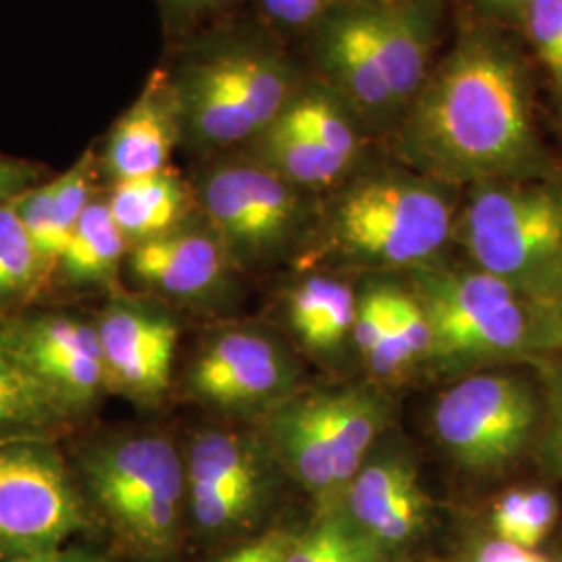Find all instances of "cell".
<instances>
[{
    "label": "cell",
    "mask_w": 562,
    "mask_h": 562,
    "mask_svg": "<svg viewBox=\"0 0 562 562\" xmlns=\"http://www.w3.org/2000/svg\"><path fill=\"white\" fill-rule=\"evenodd\" d=\"M97 150L88 148L65 173L42 181L15 201L21 223L34 241L48 278H55L60 252L97 192Z\"/></svg>",
    "instance_id": "19"
},
{
    "label": "cell",
    "mask_w": 562,
    "mask_h": 562,
    "mask_svg": "<svg viewBox=\"0 0 562 562\" xmlns=\"http://www.w3.org/2000/svg\"><path fill=\"white\" fill-rule=\"evenodd\" d=\"M522 501H525V490L522 487H513L501 494L490 510V529L494 538L503 542H515L517 525L521 517Z\"/></svg>",
    "instance_id": "36"
},
{
    "label": "cell",
    "mask_w": 562,
    "mask_h": 562,
    "mask_svg": "<svg viewBox=\"0 0 562 562\" xmlns=\"http://www.w3.org/2000/svg\"><path fill=\"white\" fill-rule=\"evenodd\" d=\"M125 262L130 273L146 288L180 299L211 292L236 267L202 220L161 238L130 246Z\"/></svg>",
    "instance_id": "17"
},
{
    "label": "cell",
    "mask_w": 562,
    "mask_h": 562,
    "mask_svg": "<svg viewBox=\"0 0 562 562\" xmlns=\"http://www.w3.org/2000/svg\"><path fill=\"white\" fill-rule=\"evenodd\" d=\"M383 71L398 113L415 99L431 71L438 41V0H394L373 4ZM401 117V115H398Z\"/></svg>",
    "instance_id": "18"
},
{
    "label": "cell",
    "mask_w": 562,
    "mask_h": 562,
    "mask_svg": "<svg viewBox=\"0 0 562 562\" xmlns=\"http://www.w3.org/2000/svg\"><path fill=\"white\" fill-rule=\"evenodd\" d=\"M543 415L536 452L543 473L562 480V361L540 362Z\"/></svg>",
    "instance_id": "32"
},
{
    "label": "cell",
    "mask_w": 562,
    "mask_h": 562,
    "mask_svg": "<svg viewBox=\"0 0 562 562\" xmlns=\"http://www.w3.org/2000/svg\"><path fill=\"white\" fill-rule=\"evenodd\" d=\"M519 27L562 92V0H533Z\"/></svg>",
    "instance_id": "30"
},
{
    "label": "cell",
    "mask_w": 562,
    "mask_h": 562,
    "mask_svg": "<svg viewBox=\"0 0 562 562\" xmlns=\"http://www.w3.org/2000/svg\"><path fill=\"white\" fill-rule=\"evenodd\" d=\"M192 186L202 223L236 267L278 259L306 240L315 222L311 194L244 150L202 159Z\"/></svg>",
    "instance_id": "7"
},
{
    "label": "cell",
    "mask_w": 562,
    "mask_h": 562,
    "mask_svg": "<svg viewBox=\"0 0 562 562\" xmlns=\"http://www.w3.org/2000/svg\"><path fill=\"white\" fill-rule=\"evenodd\" d=\"M109 387L138 401H157L171 383L178 325L167 315L117 304L97 323Z\"/></svg>",
    "instance_id": "15"
},
{
    "label": "cell",
    "mask_w": 562,
    "mask_h": 562,
    "mask_svg": "<svg viewBox=\"0 0 562 562\" xmlns=\"http://www.w3.org/2000/svg\"><path fill=\"white\" fill-rule=\"evenodd\" d=\"M373 548L346 519L329 515L311 533L292 540L281 562H352Z\"/></svg>",
    "instance_id": "29"
},
{
    "label": "cell",
    "mask_w": 562,
    "mask_h": 562,
    "mask_svg": "<svg viewBox=\"0 0 562 562\" xmlns=\"http://www.w3.org/2000/svg\"><path fill=\"white\" fill-rule=\"evenodd\" d=\"M352 562H390L385 559V554H383L382 550H378V548H373V550H369V552H364L362 557H359L357 561Z\"/></svg>",
    "instance_id": "42"
},
{
    "label": "cell",
    "mask_w": 562,
    "mask_h": 562,
    "mask_svg": "<svg viewBox=\"0 0 562 562\" xmlns=\"http://www.w3.org/2000/svg\"><path fill=\"white\" fill-rule=\"evenodd\" d=\"M159 11L167 44L181 41L213 21L246 9L248 0H153Z\"/></svg>",
    "instance_id": "31"
},
{
    "label": "cell",
    "mask_w": 562,
    "mask_h": 562,
    "mask_svg": "<svg viewBox=\"0 0 562 562\" xmlns=\"http://www.w3.org/2000/svg\"><path fill=\"white\" fill-rule=\"evenodd\" d=\"M311 78L348 102L371 134H390L398 106L375 36L373 4L344 0L296 46Z\"/></svg>",
    "instance_id": "11"
},
{
    "label": "cell",
    "mask_w": 562,
    "mask_h": 562,
    "mask_svg": "<svg viewBox=\"0 0 562 562\" xmlns=\"http://www.w3.org/2000/svg\"><path fill=\"white\" fill-rule=\"evenodd\" d=\"M344 0H248L246 11L296 48Z\"/></svg>",
    "instance_id": "28"
},
{
    "label": "cell",
    "mask_w": 562,
    "mask_h": 562,
    "mask_svg": "<svg viewBox=\"0 0 562 562\" xmlns=\"http://www.w3.org/2000/svg\"><path fill=\"white\" fill-rule=\"evenodd\" d=\"M104 201L130 246L161 238L201 220L192 181L183 180L173 167L113 183Z\"/></svg>",
    "instance_id": "20"
},
{
    "label": "cell",
    "mask_w": 562,
    "mask_h": 562,
    "mask_svg": "<svg viewBox=\"0 0 562 562\" xmlns=\"http://www.w3.org/2000/svg\"><path fill=\"white\" fill-rule=\"evenodd\" d=\"M357 2H369V4H387V2H394V0H357Z\"/></svg>",
    "instance_id": "44"
},
{
    "label": "cell",
    "mask_w": 562,
    "mask_h": 562,
    "mask_svg": "<svg viewBox=\"0 0 562 562\" xmlns=\"http://www.w3.org/2000/svg\"><path fill=\"white\" fill-rule=\"evenodd\" d=\"M190 503L222 494H259L265 490V467L255 446L240 434L209 429L201 434L186 464Z\"/></svg>",
    "instance_id": "22"
},
{
    "label": "cell",
    "mask_w": 562,
    "mask_h": 562,
    "mask_svg": "<svg viewBox=\"0 0 562 562\" xmlns=\"http://www.w3.org/2000/svg\"><path fill=\"white\" fill-rule=\"evenodd\" d=\"M4 562H78L74 557L60 552L59 548L55 550H44V552H36V554H25V557H18V559H9Z\"/></svg>",
    "instance_id": "41"
},
{
    "label": "cell",
    "mask_w": 562,
    "mask_h": 562,
    "mask_svg": "<svg viewBox=\"0 0 562 562\" xmlns=\"http://www.w3.org/2000/svg\"><path fill=\"white\" fill-rule=\"evenodd\" d=\"M542 415V394L519 373L475 371L440 394L431 423L459 469L496 477L536 450Z\"/></svg>",
    "instance_id": "8"
},
{
    "label": "cell",
    "mask_w": 562,
    "mask_h": 562,
    "mask_svg": "<svg viewBox=\"0 0 562 562\" xmlns=\"http://www.w3.org/2000/svg\"><path fill=\"white\" fill-rule=\"evenodd\" d=\"M341 506L348 525L382 552L415 542L429 521V498L404 452L367 459L348 483Z\"/></svg>",
    "instance_id": "14"
},
{
    "label": "cell",
    "mask_w": 562,
    "mask_h": 562,
    "mask_svg": "<svg viewBox=\"0 0 562 562\" xmlns=\"http://www.w3.org/2000/svg\"><path fill=\"white\" fill-rule=\"evenodd\" d=\"M288 315L294 334L311 352L329 355L352 334L357 296L344 281L311 276L292 290Z\"/></svg>",
    "instance_id": "25"
},
{
    "label": "cell",
    "mask_w": 562,
    "mask_h": 562,
    "mask_svg": "<svg viewBox=\"0 0 562 562\" xmlns=\"http://www.w3.org/2000/svg\"><path fill=\"white\" fill-rule=\"evenodd\" d=\"M127 250L130 244L113 220L104 194H97L65 244L55 278L60 276L74 285L113 283Z\"/></svg>",
    "instance_id": "26"
},
{
    "label": "cell",
    "mask_w": 562,
    "mask_h": 562,
    "mask_svg": "<svg viewBox=\"0 0 562 562\" xmlns=\"http://www.w3.org/2000/svg\"><path fill=\"white\" fill-rule=\"evenodd\" d=\"M276 121L355 165H361L371 136L355 109L315 78H308Z\"/></svg>",
    "instance_id": "23"
},
{
    "label": "cell",
    "mask_w": 562,
    "mask_h": 562,
    "mask_svg": "<svg viewBox=\"0 0 562 562\" xmlns=\"http://www.w3.org/2000/svg\"><path fill=\"white\" fill-rule=\"evenodd\" d=\"M454 236L477 269L550 311L562 299V181L552 176L471 188Z\"/></svg>",
    "instance_id": "5"
},
{
    "label": "cell",
    "mask_w": 562,
    "mask_h": 562,
    "mask_svg": "<svg viewBox=\"0 0 562 562\" xmlns=\"http://www.w3.org/2000/svg\"><path fill=\"white\" fill-rule=\"evenodd\" d=\"M385 425L375 390L341 387L281 401L267 429L281 464L334 515Z\"/></svg>",
    "instance_id": "6"
},
{
    "label": "cell",
    "mask_w": 562,
    "mask_h": 562,
    "mask_svg": "<svg viewBox=\"0 0 562 562\" xmlns=\"http://www.w3.org/2000/svg\"><path fill=\"white\" fill-rule=\"evenodd\" d=\"M181 148L180 111L161 65L146 78L140 94L106 132L97 150L99 176L109 183L146 178L171 167Z\"/></svg>",
    "instance_id": "16"
},
{
    "label": "cell",
    "mask_w": 562,
    "mask_h": 562,
    "mask_svg": "<svg viewBox=\"0 0 562 562\" xmlns=\"http://www.w3.org/2000/svg\"><path fill=\"white\" fill-rule=\"evenodd\" d=\"M475 4L490 18L521 25L522 15L533 4V0H475Z\"/></svg>",
    "instance_id": "39"
},
{
    "label": "cell",
    "mask_w": 562,
    "mask_h": 562,
    "mask_svg": "<svg viewBox=\"0 0 562 562\" xmlns=\"http://www.w3.org/2000/svg\"><path fill=\"white\" fill-rule=\"evenodd\" d=\"M454 223L442 183L411 169H357L317 209L306 240L315 259L415 271L438 262Z\"/></svg>",
    "instance_id": "3"
},
{
    "label": "cell",
    "mask_w": 562,
    "mask_h": 562,
    "mask_svg": "<svg viewBox=\"0 0 562 562\" xmlns=\"http://www.w3.org/2000/svg\"><path fill=\"white\" fill-rule=\"evenodd\" d=\"M471 562H554L550 557L536 550H527L515 543L503 542L498 538L475 543Z\"/></svg>",
    "instance_id": "37"
},
{
    "label": "cell",
    "mask_w": 562,
    "mask_h": 562,
    "mask_svg": "<svg viewBox=\"0 0 562 562\" xmlns=\"http://www.w3.org/2000/svg\"><path fill=\"white\" fill-rule=\"evenodd\" d=\"M86 525L80 494L53 440L0 443V557L59 548Z\"/></svg>",
    "instance_id": "10"
},
{
    "label": "cell",
    "mask_w": 562,
    "mask_h": 562,
    "mask_svg": "<svg viewBox=\"0 0 562 562\" xmlns=\"http://www.w3.org/2000/svg\"><path fill=\"white\" fill-rule=\"evenodd\" d=\"M411 283L431 327L429 369L469 375L550 355L546 311L482 269L431 262L411 271Z\"/></svg>",
    "instance_id": "4"
},
{
    "label": "cell",
    "mask_w": 562,
    "mask_h": 562,
    "mask_svg": "<svg viewBox=\"0 0 562 562\" xmlns=\"http://www.w3.org/2000/svg\"><path fill=\"white\" fill-rule=\"evenodd\" d=\"M50 281L15 201L0 206V308L36 296Z\"/></svg>",
    "instance_id": "27"
},
{
    "label": "cell",
    "mask_w": 562,
    "mask_h": 562,
    "mask_svg": "<svg viewBox=\"0 0 562 562\" xmlns=\"http://www.w3.org/2000/svg\"><path fill=\"white\" fill-rule=\"evenodd\" d=\"M48 169L42 162L9 157L0 153V206L18 201L23 192L48 180Z\"/></svg>",
    "instance_id": "35"
},
{
    "label": "cell",
    "mask_w": 562,
    "mask_h": 562,
    "mask_svg": "<svg viewBox=\"0 0 562 562\" xmlns=\"http://www.w3.org/2000/svg\"><path fill=\"white\" fill-rule=\"evenodd\" d=\"M78 415L0 331V443L53 440Z\"/></svg>",
    "instance_id": "21"
},
{
    "label": "cell",
    "mask_w": 562,
    "mask_h": 562,
    "mask_svg": "<svg viewBox=\"0 0 562 562\" xmlns=\"http://www.w3.org/2000/svg\"><path fill=\"white\" fill-rule=\"evenodd\" d=\"M81 473L97 503L127 542L161 554L176 542L186 467L161 436L120 438L94 446Z\"/></svg>",
    "instance_id": "9"
},
{
    "label": "cell",
    "mask_w": 562,
    "mask_h": 562,
    "mask_svg": "<svg viewBox=\"0 0 562 562\" xmlns=\"http://www.w3.org/2000/svg\"><path fill=\"white\" fill-rule=\"evenodd\" d=\"M240 150L308 194L334 190L359 169V165L325 150L280 121H273Z\"/></svg>",
    "instance_id": "24"
},
{
    "label": "cell",
    "mask_w": 562,
    "mask_h": 562,
    "mask_svg": "<svg viewBox=\"0 0 562 562\" xmlns=\"http://www.w3.org/2000/svg\"><path fill=\"white\" fill-rule=\"evenodd\" d=\"M548 315V338H550V355L562 352V299L557 302Z\"/></svg>",
    "instance_id": "40"
},
{
    "label": "cell",
    "mask_w": 562,
    "mask_h": 562,
    "mask_svg": "<svg viewBox=\"0 0 562 562\" xmlns=\"http://www.w3.org/2000/svg\"><path fill=\"white\" fill-rule=\"evenodd\" d=\"M559 521V498L548 487L525 490L515 546L536 550Z\"/></svg>",
    "instance_id": "33"
},
{
    "label": "cell",
    "mask_w": 562,
    "mask_h": 562,
    "mask_svg": "<svg viewBox=\"0 0 562 562\" xmlns=\"http://www.w3.org/2000/svg\"><path fill=\"white\" fill-rule=\"evenodd\" d=\"M161 67L180 111L181 148L199 161L255 140L311 78L296 48L246 9L167 44Z\"/></svg>",
    "instance_id": "2"
},
{
    "label": "cell",
    "mask_w": 562,
    "mask_h": 562,
    "mask_svg": "<svg viewBox=\"0 0 562 562\" xmlns=\"http://www.w3.org/2000/svg\"><path fill=\"white\" fill-rule=\"evenodd\" d=\"M387 138L411 171L442 186L550 176L525 63L494 27L462 34Z\"/></svg>",
    "instance_id": "1"
},
{
    "label": "cell",
    "mask_w": 562,
    "mask_h": 562,
    "mask_svg": "<svg viewBox=\"0 0 562 562\" xmlns=\"http://www.w3.org/2000/svg\"><path fill=\"white\" fill-rule=\"evenodd\" d=\"M290 538L283 533H269L259 542L248 543L217 562H265L280 548L281 543H285Z\"/></svg>",
    "instance_id": "38"
},
{
    "label": "cell",
    "mask_w": 562,
    "mask_h": 562,
    "mask_svg": "<svg viewBox=\"0 0 562 562\" xmlns=\"http://www.w3.org/2000/svg\"><path fill=\"white\" fill-rule=\"evenodd\" d=\"M290 543H292V540H288V542L281 543L280 548H278V550H276V552H273V554H271V557H269V559H267L265 562L283 561V554H285V550H288V546H290Z\"/></svg>",
    "instance_id": "43"
},
{
    "label": "cell",
    "mask_w": 562,
    "mask_h": 562,
    "mask_svg": "<svg viewBox=\"0 0 562 562\" xmlns=\"http://www.w3.org/2000/svg\"><path fill=\"white\" fill-rule=\"evenodd\" d=\"M0 331L78 413L109 387L97 325L57 313H36L2 319Z\"/></svg>",
    "instance_id": "13"
},
{
    "label": "cell",
    "mask_w": 562,
    "mask_h": 562,
    "mask_svg": "<svg viewBox=\"0 0 562 562\" xmlns=\"http://www.w3.org/2000/svg\"><path fill=\"white\" fill-rule=\"evenodd\" d=\"M390 317V283H373L357 301V315L352 323V340L362 359L382 340Z\"/></svg>",
    "instance_id": "34"
},
{
    "label": "cell",
    "mask_w": 562,
    "mask_h": 562,
    "mask_svg": "<svg viewBox=\"0 0 562 562\" xmlns=\"http://www.w3.org/2000/svg\"><path fill=\"white\" fill-rule=\"evenodd\" d=\"M296 367L280 344L259 331H227L190 369L192 394L222 411H252L285 401Z\"/></svg>",
    "instance_id": "12"
}]
</instances>
